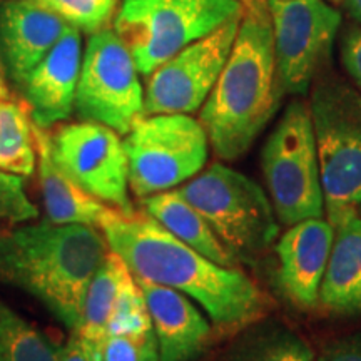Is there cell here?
<instances>
[{"label": "cell", "mask_w": 361, "mask_h": 361, "mask_svg": "<svg viewBox=\"0 0 361 361\" xmlns=\"http://www.w3.org/2000/svg\"><path fill=\"white\" fill-rule=\"evenodd\" d=\"M101 229L134 278L184 293L216 326L243 328L266 313L264 293L246 273L207 259L146 211L114 209Z\"/></svg>", "instance_id": "obj_1"}, {"label": "cell", "mask_w": 361, "mask_h": 361, "mask_svg": "<svg viewBox=\"0 0 361 361\" xmlns=\"http://www.w3.org/2000/svg\"><path fill=\"white\" fill-rule=\"evenodd\" d=\"M281 96L268 2L243 4L231 54L200 114L214 154L224 161L245 154Z\"/></svg>", "instance_id": "obj_2"}, {"label": "cell", "mask_w": 361, "mask_h": 361, "mask_svg": "<svg viewBox=\"0 0 361 361\" xmlns=\"http://www.w3.org/2000/svg\"><path fill=\"white\" fill-rule=\"evenodd\" d=\"M109 252L97 228L47 219L0 234V278L42 301L74 333L89 284Z\"/></svg>", "instance_id": "obj_3"}, {"label": "cell", "mask_w": 361, "mask_h": 361, "mask_svg": "<svg viewBox=\"0 0 361 361\" xmlns=\"http://www.w3.org/2000/svg\"><path fill=\"white\" fill-rule=\"evenodd\" d=\"M238 261L251 263L279 234L278 216L258 183L229 166L216 164L179 188Z\"/></svg>", "instance_id": "obj_4"}, {"label": "cell", "mask_w": 361, "mask_h": 361, "mask_svg": "<svg viewBox=\"0 0 361 361\" xmlns=\"http://www.w3.org/2000/svg\"><path fill=\"white\" fill-rule=\"evenodd\" d=\"M310 114L318 149L326 218L361 206V92L324 75L311 85Z\"/></svg>", "instance_id": "obj_5"}, {"label": "cell", "mask_w": 361, "mask_h": 361, "mask_svg": "<svg viewBox=\"0 0 361 361\" xmlns=\"http://www.w3.org/2000/svg\"><path fill=\"white\" fill-rule=\"evenodd\" d=\"M241 11L238 0H123L114 32L128 45L139 74L149 75Z\"/></svg>", "instance_id": "obj_6"}, {"label": "cell", "mask_w": 361, "mask_h": 361, "mask_svg": "<svg viewBox=\"0 0 361 361\" xmlns=\"http://www.w3.org/2000/svg\"><path fill=\"white\" fill-rule=\"evenodd\" d=\"M261 169L278 221L291 226L323 218L324 192L310 106L288 104L261 152Z\"/></svg>", "instance_id": "obj_7"}, {"label": "cell", "mask_w": 361, "mask_h": 361, "mask_svg": "<svg viewBox=\"0 0 361 361\" xmlns=\"http://www.w3.org/2000/svg\"><path fill=\"white\" fill-rule=\"evenodd\" d=\"M123 142L129 189L141 200L192 179L209 156L206 129L189 114L144 116Z\"/></svg>", "instance_id": "obj_8"}, {"label": "cell", "mask_w": 361, "mask_h": 361, "mask_svg": "<svg viewBox=\"0 0 361 361\" xmlns=\"http://www.w3.org/2000/svg\"><path fill=\"white\" fill-rule=\"evenodd\" d=\"M74 109L84 121L107 126L121 135L146 116L133 54L107 27L90 34L85 44Z\"/></svg>", "instance_id": "obj_9"}, {"label": "cell", "mask_w": 361, "mask_h": 361, "mask_svg": "<svg viewBox=\"0 0 361 361\" xmlns=\"http://www.w3.org/2000/svg\"><path fill=\"white\" fill-rule=\"evenodd\" d=\"M283 94L305 96L331 54L343 17L326 0H266Z\"/></svg>", "instance_id": "obj_10"}, {"label": "cell", "mask_w": 361, "mask_h": 361, "mask_svg": "<svg viewBox=\"0 0 361 361\" xmlns=\"http://www.w3.org/2000/svg\"><path fill=\"white\" fill-rule=\"evenodd\" d=\"M54 159L104 204L130 213L129 164L121 134L99 123L64 124L51 133Z\"/></svg>", "instance_id": "obj_11"}, {"label": "cell", "mask_w": 361, "mask_h": 361, "mask_svg": "<svg viewBox=\"0 0 361 361\" xmlns=\"http://www.w3.org/2000/svg\"><path fill=\"white\" fill-rule=\"evenodd\" d=\"M239 20L241 13L149 74L144 92L146 116L192 114L202 107L231 54Z\"/></svg>", "instance_id": "obj_12"}, {"label": "cell", "mask_w": 361, "mask_h": 361, "mask_svg": "<svg viewBox=\"0 0 361 361\" xmlns=\"http://www.w3.org/2000/svg\"><path fill=\"white\" fill-rule=\"evenodd\" d=\"M82 56L80 30L71 27L29 72L20 87L34 124L49 129L72 114Z\"/></svg>", "instance_id": "obj_13"}, {"label": "cell", "mask_w": 361, "mask_h": 361, "mask_svg": "<svg viewBox=\"0 0 361 361\" xmlns=\"http://www.w3.org/2000/svg\"><path fill=\"white\" fill-rule=\"evenodd\" d=\"M333 245V226L324 218H311L290 226L279 238L278 283L284 296L301 310L319 305V286Z\"/></svg>", "instance_id": "obj_14"}, {"label": "cell", "mask_w": 361, "mask_h": 361, "mask_svg": "<svg viewBox=\"0 0 361 361\" xmlns=\"http://www.w3.org/2000/svg\"><path fill=\"white\" fill-rule=\"evenodd\" d=\"M72 25L32 0H7L0 6V52L8 75L22 85Z\"/></svg>", "instance_id": "obj_15"}, {"label": "cell", "mask_w": 361, "mask_h": 361, "mask_svg": "<svg viewBox=\"0 0 361 361\" xmlns=\"http://www.w3.org/2000/svg\"><path fill=\"white\" fill-rule=\"evenodd\" d=\"M151 316L161 361H194L211 338V324L184 293L135 278Z\"/></svg>", "instance_id": "obj_16"}, {"label": "cell", "mask_w": 361, "mask_h": 361, "mask_svg": "<svg viewBox=\"0 0 361 361\" xmlns=\"http://www.w3.org/2000/svg\"><path fill=\"white\" fill-rule=\"evenodd\" d=\"M328 221L333 226V245L319 286V305L335 314L360 316L361 213L358 207H348Z\"/></svg>", "instance_id": "obj_17"}, {"label": "cell", "mask_w": 361, "mask_h": 361, "mask_svg": "<svg viewBox=\"0 0 361 361\" xmlns=\"http://www.w3.org/2000/svg\"><path fill=\"white\" fill-rule=\"evenodd\" d=\"M39 180L47 218L54 224H84L101 229L116 207L85 192L57 164L51 149V133L34 124Z\"/></svg>", "instance_id": "obj_18"}, {"label": "cell", "mask_w": 361, "mask_h": 361, "mask_svg": "<svg viewBox=\"0 0 361 361\" xmlns=\"http://www.w3.org/2000/svg\"><path fill=\"white\" fill-rule=\"evenodd\" d=\"M141 202L142 209L149 216L192 250L214 261L216 264L236 268L238 261L223 246L200 211L179 192V189L152 194L142 197Z\"/></svg>", "instance_id": "obj_19"}, {"label": "cell", "mask_w": 361, "mask_h": 361, "mask_svg": "<svg viewBox=\"0 0 361 361\" xmlns=\"http://www.w3.org/2000/svg\"><path fill=\"white\" fill-rule=\"evenodd\" d=\"M129 276L130 271L124 261L114 251H111L85 293L82 318L78 331L74 333L102 353L109 336L112 311L123 290V284Z\"/></svg>", "instance_id": "obj_20"}, {"label": "cell", "mask_w": 361, "mask_h": 361, "mask_svg": "<svg viewBox=\"0 0 361 361\" xmlns=\"http://www.w3.org/2000/svg\"><path fill=\"white\" fill-rule=\"evenodd\" d=\"M37 166L34 121L25 101L12 97L0 82V169L17 176L34 174Z\"/></svg>", "instance_id": "obj_21"}, {"label": "cell", "mask_w": 361, "mask_h": 361, "mask_svg": "<svg viewBox=\"0 0 361 361\" xmlns=\"http://www.w3.org/2000/svg\"><path fill=\"white\" fill-rule=\"evenodd\" d=\"M59 351L40 329L0 300V361H59Z\"/></svg>", "instance_id": "obj_22"}, {"label": "cell", "mask_w": 361, "mask_h": 361, "mask_svg": "<svg viewBox=\"0 0 361 361\" xmlns=\"http://www.w3.org/2000/svg\"><path fill=\"white\" fill-rule=\"evenodd\" d=\"M154 333L142 290L130 273L117 298L109 323V335H149ZM109 338V336H107Z\"/></svg>", "instance_id": "obj_23"}, {"label": "cell", "mask_w": 361, "mask_h": 361, "mask_svg": "<svg viewBox=\"0 0 361 361\" xmlns=\"http://www.w3.org/2000/svg\"><path fill=\"white\" fill-rule=\"evenodd\" d=\"M32 2L57 13L75 29L92 34L109 24L119 0H32Z\"/></svg>", "instance_id": "obj_24"}, {"label": "cell", "mask_w": 361, "mask_h": 361, "mask_svg": "<svg viewBox=\"0 0 361 361\" xmlns=\"http://www.w3.org/2000/svg\"><path fill=\"white\" fill-rule=\"evenodd\" d=\"M37 216L39 209L27 196L22 176L0 169V221L20 224Z\"/></svg>", "instance_id": "obj_25"}, {"label": "cell", "mask_w": 361, "mask_h": 361, "mask_svg": "<svg viewBox=\"0 0 361 361\" xmlns=\"http://www.w3.org/2000/svg\"><path fill=\"white\" fill-rule=\"evenodd\" d=\"M102 361H161L156 335H109Z\"/></svg>", "instance_id": "obj_26"}, {"label": "cell", "mask_w": 361, "mask_h": 361, "mask_svg": "<svg viewBox=\"0 0 361 361\" xmlns=\"http://www.w3.org/2000/svg\"><path fill=\"white\" fill-rule=\"evenodd\" d=\"M341 64L346 74L361 92V25H351L345 30L340 44Z\"/></svg>", "instance_id": "obj_27"}, {"label": "cell", "mask_w": 361, "mask_h": 361, "mask_svg": "<svg viewBox=\"0 0 361 361\" xmlns=\"http://www.w3.org/2000/svg\"><path fill=\"white\" fill-rule=\"evenodd\" d=\"M316 361H361V333L333 341Z\"/></svg>", "instance_id": "obj_28"}, {"label": "cell", "mask_w": 361, "mask_h": 361, "mask_svg": "<svg viewBox=\"0 0 361 361\" xmlns=\"http://www.w3.org/2000/svg\"><path fill=\"white\" fill-rule=\"evenodd\" d=\"M102 351L90 346L75 333H72L64 348L59 351V361H102Z\"/></svg>", "instance_id": "obj_29"}, {"label": "cell", "mask_w": 361, "mask_h": 361, "mask_svg": "<svg viewBox=\"0 0 361 361\" xmlns=\"http://www.w3.org/2000/svg\"><path fill=\"white\" fill-rule=\"evenodd\" d=\"M261 361H311L308 350L300 345H288L264 356Z\"/></svg>", "instance_id": "obj_30"}, {"label": "cell", "mask_w": 361, "mask_h": 361, "mask_svg": "<svg viewBox=\"0 0 361 361\" xmlns=\"http://www.w3.org/2000/svg\"><path fill=\"white\" fill-rule=\"evenodd\" d=\"M343 7L351 20L361 25V0H343Z\"/></svg>", "instance_id": "obj_31"}, {"label": "cell", "mask_w": 361, "mask_h": 361, "mask_svg": "<svg viewBox=\"0 0 361 361\" xmlns=\"http://www.w3.org/2000/svg\"><path fill=\"white\" fill-rule=\"evenodd\" d=\"M326 2H329V4H343V0H326Z\"/></svg>", "instance_id": "obj_32"}, {"label": "cell", "mask_w": 361, "mask_h": 361, "mask_svg": "<svg viewBox=\"0 0 361 361\" xmlns=\"http://www.w3.org/2000/svg\"><path fill=\"white\" fill-rule=\"evenodd\" d=\"M239 4H247V2H255V0H238Z\"/></svg>", "instance_id": "obj_33"}, {"label": "cell", "mask_w": 361, "mask_h": 361, "mask_svg": "<svg viewBox=\"0 0 361 361\" xmlns=\"http://www.w3.org/2000/svg\"><path fill=\"white\" fill-rule=\"evenodd\" d=\"M0 78H4V74H2V69H0Z\"/></svg>", "instance_id": "obj_34"}, {"label": "cell", "mask_w": 361, "mask_h": 361, "mask_svg": "<svg viewBox=\"0 0 361 361\" xmlns=\"http://www.w3.org/2000/svg\"><path fill=\"white\" fill-rule=\"evenodd\" d=\"M360 213H361V209H360Z\"/></svg>", "instance_id": "obj_35"}]
</instances>
